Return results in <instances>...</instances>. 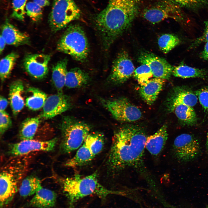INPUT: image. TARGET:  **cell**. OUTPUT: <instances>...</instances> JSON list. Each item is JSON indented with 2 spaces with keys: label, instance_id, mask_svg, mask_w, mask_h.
I'll return each mask as SVG.
<instances>
[{
  "label": "cell",
  "instance_id": "cell-1",
  "mask_svg": "<svg viewBox=\"0 0 208 208\" xmlns=\"http://www.w3.org/2000/svg\"><path fill=\"white\" fill-rule=\"evenodd\" d=\"M144 130L132 125L123 126L115 132L107 160L109 169L116 173L142 164L147 138Z\"/></svg>",
  "mask_w": 208,
  "mask_h": 208
},
{
  "label": "cell",
  "instance_id": "cell-2",
  "mask_svg": "<svg viewBox=\"0 0 208 208\" xmlns=\"http://www.w3.org/2000/svg\"><path fill=\"white\" fill-rule=\"evenodd\" d=\"M60 180L63 190L68 198L70 208H72L79 200L89 195H94L104 199L110 195L123 194L122 192L109 190L102 185L98 180L96 172L85 177L76 175Z\"/></svg>",
  "mask_w": 208,
  "mask_h": 208
},
{
  "label": "cell",
  "instance_id": "cell-3",
  "mask_svg": "<svg viewBox=\"0 0 208 208\" xmlns=\"http://www.w3.org/2000/svg\"><path fill=\"white\" fill-rule=\"evenodd\" d=\"M26 159H13L2 167L0 174V206L3 207L13 199L17 190V184L26 172Z\"/></svg>",
  "mask_w": 208,
  "mask_h": 208
},
{
  "label": "cell",
  "instance_id": "cell-4",
  "mask_svg": "<svg viewBox=\"0 0 208 208\" xmlns=\"http://www.w3.org/2000/svg\"><path fill=\"white\" fill-rule=\"evenodd\" d=\"M57 49L77 61H85L88 55L89 48L88 39L83 28L77 24L68 26L59 41Z\"/></svg>",
  "mask_w": 208,
  "mask_h": 208
},
{
  "label": "cell",
  "instance_id": "cell-5",
  "mask_svg": "<svg viewBox=\"0 0 208 208\" xmlns=\"http://www.w3.org/2000/svg\"><path fill=\"white\" fill-rule=\"evenodd\" d=\"M60 127L62 135L61 150L62 153H67L79 148L91 130L88 124L70 116L62 118Z\"/></svg>",
  "mask_w": 208,
  "mask_h": 208
},
{
  "label": "cell",
  "instance_id": "cell-6",
  "mask_svg": "<svg viewBox=\"0 0 208 208\" xmlns=\"http://www.w3.org/2000/svg\"><path fill=\"white\" fill-rule=\"evenodd\" d=\"M81 11L74 0H53L49 15V24L53 33L65 28L78 19Z\"/></svg>",
  "mask_w": 208,
  "mask_h": 208
},
{
  "label": "cell",
  "instance_id": "cell-7",
  "mask_svg": "<svg viewBox=\"0 0 208 208\" xmlns=\"http://www.w3.org/2000/svg\"><path fill=\"white\" fill-rule=\"evenodd\" d=\"M101 102L114 118L118 121L133 122L139 120L142 116L140 110L125 97L109 99H101Z\"/></svg>",
  "mask_w": 208,
  "mask_h": 208
},
{
  "label": "cell",
  "instance_id": "cell-8",
  "mask_svg": "<svg viewBox=\"0 0 208 208\" xmlns=\"http://www.w3.org/2000/svg\"><path fill=\"white\" fill-rule=\"evenodd\" d=\"M173 149L176 158L183 162L193 160L201 152L199 140L192 135L187 133L182 134L175 138Z\"/></svg>",
  "mask_w": 208,
  "mask_h": 208
},
{
  "label": "cell",
  "instance_id": "cell-9",
  "mask_svg": "<svg viewBox=\"0 0 208 208\" xmlns=\"http://www.w3.org/2000/svg\"><path fill=\"white\" fill-rule=\"evenodd\" d=\"M179 6L172 0H162L145 9L143 16L153 24L169 18L179 20L182 16Z\"/></svg>",
  "mask_w": 208,
  "mask_h": 208
},
{
  "label": "cell",
  "instance_id": "cell-10",
  "mask_svg": "<svg viewBox=\"0 0 208 208\" xmlns=\"http://www.w3.org/2000/svg\"><path fill=\"white\" fill-rule=\"evenodd\" d=\"M135 67L127 52L122 51L113 62L108 81L115 84L123 83L133 74Z\"/></svg>",
  "mask_w": 208,
  "mask_h": 208
},
{
  "label": "cell",
  "instance_id": "cell-11",
  "mask_svg": "<svg viewBox=\"0 0 208 208\" xmlns=\"http://www.w3.org/2000/svg\"><path fill=\"white\" fill-rule=\"evenodd\" d=\"M57 140L56 138L43 141L33 139L21 140L10 145L9 153L14 156L18 157L36 151H51L54 148Z\"/></svg>",
  "mask_w": 208,
  "mask_h": 208
},
{
  "label": "cell",
  "instance_id": "cell-12",
  "mask_svg": "<svg viewBox=\"0 0 208 208\" xmlns=\"http://www.w3.org/2000/svg\"><path fill=\"white\" fill-rule=\"evenodd\" d=\"M72 103L70 98L62 93L51 95L47 97L43 110L38 116L41 119H51L68 110Z\"/></svg>",
  "mask_w": 208,
  "mask_h": 208
},
{
  "label": "cell",
  "instance_id": "cell-13",
  "mask_svg": "<svg viewBox=\"0 0 208 208\" xmlns=\"http://www.w3.org/2000/svg\"><path fill=\"white\" fill-rule=\"evenodd\" d=\"M50 59L51 56L49 55L29 54L24 59L23 66L26 71L32 77L41 79L48 75V64Z\"/></svg>",
  "mask_w": 208,
  "mask_h": 208
},
{
  "label": "cell",
  "instance_id": "cell-14",
  "mask_svg": "<svg viewBox=\"0 0 208 208\" xmlns=\"http://www.w3.org/2000/svg\"><path fill=\"white\" fill-rule=\"evenodd\" d=\"M139 62L148 65L152 71L153 77L166 80L170 79L174 67L164 58L148 52H144L139 56Z\"/></svg>",
  "mask_w": 208,
  "mask_h": 208
},
{
  "label": "cell",
  "instance_id": "cell-15",
  "mask_svg": "<svg viewBox=\"0 0 208 208\" xmlns=\"http://www.w3.org/2000/svg\"><path fill=\"white\" fill-rule=\"evenodd\" d=\"M198 98L190 89L183 87L173 88L170 93L166 102V107L169 112L172 108L179 105L192 107L197 103Z\"/></svg>",
  "mask_w": 208,
  "mask_h": 208
},
{
  "label": "cell",
  "instance_id": "cell-16",
  "mask_svg": "<svg viewBox=\"0 0 208 208\" xmlns=\"http://www.w3.org/2000/svg\"><path fill=\"white\" fill-rule=\"evenodd\" d=\"M1 29V34L7 44L18 46L29 44V36L21 32L8 21L3 24Z\"/></svg>",
  "mask_w": 208,
  "mask_h": 208
},
{
  "label": "cell",
  "instance_id": "cell-17",
  "mask_svg": "<svg viewBox=\"0 0 208 208\" xmlns=\"http://www.w3.org/2000/svg\"><path fill=\"white\" fill-rule=\"evenodd\" d=\"M168 138L167 127L164 125L155 133L147 137L145 148L151 155L157 156L163 149Z\"/></svg>",
  "mask_w": 208,
  "mask_h": 208
},
{
  "label": "cell",
  "instance_id": "cell-18",
  "mask_svg": "<svg viewBox=\"0 0 208 208\" xmlns=\"http://www.w3.org/2000/svg\"><path fill=\"white\" fill-rule=\"evenodd\" d=\"M166 79L160 78L151 79L139 90L140 95L148 105L153 104L157 99L165 83Z\"/></svg>",
  "mask_w": 208,
  "mask_h": 208
},
{
  "label": "cell",
  "instance_id": "cell-19",
  "mask_svg": "<svg viewBox=\"0 0 208 208\" xmlns=\"http://www.w3.org/2000/svg\"><path fill=\"white\" fill-rule=\"evenodd\" d=\"M22 81L19 79L12 82L9 88V99L13 115L16 116L25 105L22 94L24 90Z\"/></svg>",
  "mask_w": 208,
  "mask_h": 208
},
{
  "label": "cell",
  "instance_id": "cell-20",
  "mask_svg": "<svg viewBox=\"0 0 208 208\" xmlns=\"http://www.w3.org/2000/svg\"><path fill=\"white\" fill-rule=\"evenodd\" d=\"M56 199L55 192L42 187L35 194L29 205L38 208H51L55 205Z\"/></svg>",
  "mask_w": 208,
  "mask_h": 208
},
{
  "label": "cell",
  "instance_id": "cell-21",
  "mask_svg": "<svg viewBox=\"0 0 208 208\" xmlns=\"http://www.w3.org/2000/svg\"><path fill=\"white\" fill-rule=\"evenodd\" d=\"M67 63V59L64 58L54 65L52 67V82L58 93H63L68 72Z\"/></svg>",
  "mask_w": 208,
  "mask_h": 208
},
{
  "label": "cell",
  "instance_id": "cell-22",
  "mask_svg": "<svg viewBox=\"0 0 208 208\" xmlns=\"http://www.w3.org/2000/svg\"><path fill=\"white\" fill-rule=\"evenodd\" d=\"M90 80L87 73L79 68H75L68 71L65 86L68 88H79L87 84Z\"/></svg>",
  "mask_w": 208,
  "mask_h": 208
},
{
  "label": "cell",
  "instance_id": "cell-23",
  "mask_svg": "<svg viewBox=\"0 0 208 208\" xmlns=\"http://www.w3.org/2000/svg\"><path fill=\"white\" fill-rule=\"evenodd\" d=\"M169 112H174L183 125L192 126L197 123L196 115L192 107L179 105L174 107Z\"/></svg>",
  "mask_w": 208,
  "mask_h": 208
},
{
  "label": "cell",
  "instance_id": "cell-24",
  "mask_svg": "<svg viewBox=\"0 0 208 208\" xmlns=\"http://www.w3.org/2000/svg\"><path fill=\"white\" fill-rule=\"evenodd\" d=\"M94 157L89 148L84 142L74 157L66 161L65 165L71 167L82 166L90 162Z\"/></svg>",
  "mask_w": 208,
  "mask_h": 208
},
{
  "label": "cell",
  "instance_id": "cell-25",
  "mask_svg": "<svg viewBox=\"0 0 208 208\" xmlns=\"http://www.w3.org/2000/svg\"><path fill=\"white\" fill-rule=\"evenodd\" d=\"M30 95L26 99V105L29 109L37 111L43 107L47 98V94L39 90L30 87L27 90Z\"/></svg>",
  "mask_w": 208,
  "mask_h": 208
},
{
  "label": "cell",
  "instance_id": "cell-26",
  "mask_svg": "<svg viewBox=\"0 0 208 208\" xmlns=\"http://www.w3.org/2000/svg\"><path fill=\"white\" fill-rule=\"evenodd\" d=\"M41 120L38 116L27 118L23 122L19 131V136L21 140L33 139Z\"/></svg>",
  "mask_w": 208,
  "mask_h": 208
},
{
  "label": "cell",
  "instance_id": "cell-27",
  "mask_svg": "<svg viewBox=\"0 0 208 208\" xmlns=\"http://www.w3.org/2000/svg\"><path fill=\"white\" fill-rule=\"evenodd\" d=\"M172 74L176 77L183 78H204L207 76V72L204 69L194 68L182 64L174 67Z\"/></svg>",
  "mask_w": 208,
  "mask_h": 208
},
{
  "label": "cell",
  "instance_id": "cell-28",
  "mask_svg": "<svg viewBox=\"0 0 208 208\" xmlns=\"http://www.w3.org/2000/svg\"><path fill=\"white\" fill-rule=\"evenodd\" d=\"M42 187L40 179L34 176H28L21 182L19 189L20 195L26 197L35 194Z\"/></svg>",
  "mask_w": 208,
  "mask_h": 208
},
{
  "label": "cell",
  "instance_id": "cell-29",
  "mask_svg": "<svg viewBox=\"0 0 208 208\" xmlns=\"http://www.w3.org/2000/svg\"><path fill=\"white\" fill-rule=\"evenodd\" d=\"M18 57L17 53L13 52L1 60L0 77L2 82L4 81L10 76Z\"/></svg>",
  "mask_w": 208,
  "mask_h": 208
},
{
  "label": "cell",
  "instance_id": "cell-30",
  "mask_svg": "<svg viewBox=\"0 0 208 208\" xmlns=\"http://www.w3.org/2000/svg\"><path fill=\"white\" fill-rule=\"evenodd\" d=\"M104 135L99 132L90 133L84 143L95 157L102 151L104 144Z\"/></svg>",
  "mask_w": 208,
  "mask_h": 208
},
{
  "label": "cell",
  "instance_id": "cell-31",
  "mask_svg": "<svg viewBox=\"0 0 208 208\" xmlns=\"http://www.w3.org/2000/svg\"><path fill=\"white\" fill-rule=\"evenodd\" d=\"M180 39L176 35L166 34L158 38V44L160 49L164 53H167L180 43Z\"/></svg>",
  "mask_w": 208,
  "mask_h": 208
},
{
  "label": "cell",
  "instance_id": "cell-32",
  "mask_svg": "<svg viewBox=\"0 0 208 208\" xmlns=\"http://www.w3.org/2000/svg\"><path fill=\"white\" fill-rule=\"evenodd\" d=\"M133 76L141 86L145 85L153 76L150 68L145 64H142L135 70Z\"/></svg>",
  "mask_w": 208,
  "mask_h": 208
},
{
  "label": "cell",
  "instance_id": "cell-33",
  "mask_svg": "<svg viewBox=\"0 0 208 208\" xmlns=\"http://www.w3.org/2000/svg\"><path fill=\"white\" fill-rule=\"evenodd\" d=\"M42 7L36 3L29 1L25 7L26 14L34 22L40 21L43 16Z\"/></svg>",
  "mask_w": 208,
  "mask_h": 208
},
{
  "label": "cell",
  "instance_id": "cell-34",
  "mask_svg": "<svg viewBox=\"0 0 208 208\" xmlns=\"http://www.w3.org/2000/svg\"><path fill=\"white\" fill-rule=\"evenodd\" d=\"M27 0H12V12L11 17L23 21L26 14L25 7Z\"/></svg>",
  "mask_w": 208,
  "mask_h": 208
},
{
  "label": "cell",
  "instance_id": "cell-35",
  "mask_svg": "<svg viewBox=\"0 0 208 208\" xmlns=\"http://www.w3.org/2000/svg\"><path fill=\"white\" fill-rule=\"evenodd\" d=\"M12 121L8 113L0 111V133L2 135L12 126Z\"/></svg>",
  "mask_w": 208,
  "mask_h": 208
},
{
  "label": "cell",
  "instance_id": "cell-36",
  "mask_svg": "<svg viewBox=\"0 0 208 208\" xmlns=\"http://www.w3.org/2000/svg\"><path fill=\"white\" fill-rule=\"evenodd\" d=\"M200 103L204 111L208 112V87L201 88L195 92Z\"/></svg>",
  "mask_w": 208,
  "mask_h": 208
},
{
  "label": "cell",
  "instance_id": "cell-37",
  "mask_svg": "<svg viewBox=\"0 0 208 208\" xmlns=\"http://www.w3.org/2000/svg\"><path fill=\"white\" fill-rule=\"evenodd\" d=\"M179 6L187 7L199 6L206 2L207 0H172Z\"/></svg>",
  "mask_w": 208,
  "mask_h": 208
},
{
  "label": "cell",
  "instance_id": "cell-38",
  "mask_svg": "<svg viewBox=\"0 0 208 208\" xmlns=\"http://www.w3.org/2000/svg\"><path fill=\"white\" fill-rule=\"evenodd\" d=\"M208 42V26H206L203 34L200 37L197 38L192 44L191 47H194L203 42Z\"/></svg>",
  "mask_w": 208,
  "mask_h": 208
},
{
  "label": "cell",
  "instance_id": "cell-39",
  "mask_svg": "<svg viewBox=\"0 0 208 208\" xmlns=\"http://www.w3.org/2000/svg\"><path fill=\"white\" fill-rule=\"evenodd\" d=\"M8 102L7 100L3 96L0 97V111H5L7 108Z\"/></svg>",
  "mask_w": 208,
  "mask_h": 208
},
{
  "label": "cell",
  "instance_id": "cell-40",
  "mask_svg": "<svg viewBox=\"0 0 208 208\" xmlns=\"http://www.w3.org/2000/svg\"><path fill=\"white\" fill-rule=\"evenodd\" d=\"M33 1L42 7L48 6L50 3L49 0H33Z\"/></svg>",
  "mask_w": 208,
  "mask_h": 208
},
{
  "label": "cell",
  "instance_id": "cell-41",
  "mask_svg": "<svg viewBox=\"0 0 208 208\" xmlns=\"http://www.w3.org/2000/svg\"><path fill=\"white\" fill-rule=\"evenodd\" d=\"M201 57L204 60H208V42L206 43L201 55Z\"/></svg>",
  "mask_w": 208,
  "mask_h": 208
},
{
  "label": "cell",
  "instance_id": "cell-42",
  "mask_svg": "<svg viewBox=\"0 0 208 208\" xmlns=\"http://www.w3.org/2000/svg\"><path fill=\"white\" fill-rule=\"evenodd\" d=\"M6 44L4 38L1 34L0 37V53L1 54L3 51L5 44Z\"/></svg>",
  "mask_w": 208,
  "mask_h": 208
},
{
  "label": "cell",
  "instance_id": "cell-43",
  "mask_svg": "<svg viewBox=\"0 0 208 208\" xmlns=\"http://www.w3.org/2000/svg\"><path fill=\"white\" fill-rule=\"evenodd\" d=\"M206 148L207 152L208 154V131L206 141Z\"/></svg>",
  "mask_w": 208,
  "mask_h": 208
},
{
  "label": "cell",
  "instance_id": "cell-44",
  "mask_svg": "<svg viewBox=\"0 0 208 208\" xmlns=\"http://www.w3.org/2000/svg\"><path fill=\"white\" fill-rule=\"evenodd\" d=\"M206 27L208 26V20L205 22Z\"/></svg>",
  "mask_w": 208,
  "mask_h": 208
}]
</instances>
